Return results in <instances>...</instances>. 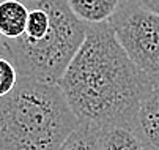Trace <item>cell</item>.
<instances>
[{
  "label": "cell",
  "mask_w": 159,
  "mask_h": 150,
  "mask_svg": "<svg viewBox=\"0 0 159 150\" xmlns=\"http://www.w3.org/2000/svg\"><path fill=\"white\" fill-rule=\"evenodd\" d=\"M156 79L129 60L109 22L88 24L85 40L57 82L79 122L96 128L135 126Z\"/></svg>",
  "instance_id": "6da1fadb"
},
{
  "label": "cell",
  "mask_w": 159,
  "mask_h": 150,
  "mask_svg": "<svg viewBox=\"0 0 159 150\" xmlns=\"http://www.w3.org/2000/svg\"><path fill=\"white\" fill-rule=\"evenodd\" d=\"M77 123L58 84L19 77L0 98V150H58Z\"/></svg>",
  "instance_id": "7a4b0ae2"
},
{
  "label": "cell",
  "mask_w": 159,
  "mask_h": 150,
  "mask_svg": "<svg viewBox=\"0 0 159 150\" xmlns=\"http://www.w3.org/2000/svg\"><path fill=\"white\" fill-rule=\"evenodd\" d=\"M43 2L49 11L48 32L38 40H5V54L14 63L19 77L57 84L82 46L88 24L73 14L66 0Z\"/></svg>",
  "instance_id": "3957f363"
},
{
  "label": "cell",
  "mask_w": 159,
  "mask_h": 150,
  "mask_svg": "<svg viewBox=\"0 0 159 150\" xmlns=\"http://www.w3.org/2000/svg\"><path fill=\"white\" fill-rule=\"evenodd\" d=\"M118 45L139 70L159 77V14L140 7L135 0H121L107 21Z\"/></svg>",
  "instance_id": "277c9868"
},
{
  "label": "cell",
  "mask_w": 159,
  "mask_h": 150,
  "mask_svg": "<svg viewBox=\"0 0 159 150\" xmlns=\"http://www.w3.org/2000/svg\"><path fill=\"white\" fill-rule=\"evenodd\" d=\"M135 133L147 150H159V82L156 81L143 96L135 119Z\"/></svg>",
  "instance_id": "5b68a950"
},
{
  "label": "cell",
  "mask_w": 159,
  "mask_h": 150,
  "mask_svg": "<svg viewBox=\"0 0 159 150\" xmlns=\"http://www.w3.org/2000/svg\"><path fill=\"white\" fill-rule=\"evenodd\" d=\"M29 17V7L20 0L0 2V35L3 40H16L24 35Z\"/></svg>",
  "instance_id": "8992f818"
},
{
  "label": "cell",
  "mask_w": 159,
  "mask_h": 150,
  "mask_svg": "<svg viewBox=\"0 0 159 150\" xmlns=\"http://www.w3.org/2000/svg\"><path fill=\"white\" fill-rule=\"evenodd\" d=\"M121 0H66L73 14L85 24L107 22Z\"/></svg>",
  "instance_id": "52a82bcc"
},
{
  "label": "cell",
  "mask_w": 159,
  "mask_h": 150,
  "mask_svg": "<svg viewBox=\"0 0 159 150\" xmlns=\"http://www.w3.org/2000/svg\"><path fill=\"white\" fill-rule=\"evenodd\" d=\"M98 150H147V148L134 128L107 126L99 130Z\"/></svg>",
  "instance_id": "ba28073f"
},
{
  "label": "cell",
  "mask_w": 159,
  "mask_h": 150,
  "mask_svg": "<svg viewBox=\"0 0 159 150\" xmlns=\"http://www.w3.org/2000/svg\"><path fill=\"white\" fill-rule=\"evenodd\" d=\"M101 128L79 122L74 131L66 138L58 150H98V134Z\"/></svg>",
  "instance_id": "9c48e42d"
},
{
  "label": "cell",
  "mask_w": 159,
  "mask_h": 150,
  "mask_svg": "<svg viewBox=\"0 0 159 150\" xmlns=\"http://www.w3.org/2000/svg\"><path fill=\"white\" fill-rule=\"evenodd\" d=\"M19 81L17 70L14 63L7 57V54H0V98L7 96Z\"/></svg>",
  "instance_id": "30bf717a"
},
{
  "label": "cell",
  "mask_w": 159,
  "mask_h": 150,
  "mask_svg": "<svg viewBox=\"0 0 159 150\" xmlns=\"http://www.w3.org/2000/svg\"><path fill=\"white\" fill-rule=\"evenodd\" d=\"M140 7L150 10L151 13H156L159 14V0H135Z\"/></svg>",
  "instance_id": "8fae6325"
},
{
  "label": "cell",
  "mask_w": 159,
  "mask_h": 150,
  "mask_svg": "<svg viewBox=\"0 0 159 150\" xmlns=\"http://www.w3.org/2000/svg\"><path fill=\"white\" fill-rule=\"evenodd\" d=\"M0 54H5V40L0 35Z\"/></svg>",
  "instance_id": "7c38bea8"
},
{
  "label": "cell",
  "mask_w": 159,
  "mask_h": 150,
  "mask_svg": "<svg viewBox=\"0 0 159 150\" xmlns=\"http://www.w3.org/2000/svg\"><path fill=\"white\" fill-rule=\"evenodd\" d=\"M20 2H25L27 3V2H39V0H20Z\"/></svg>",
  "instance_id": "4fadbf2b"
},
{
  "label": "cell",
  "mask_w": 159,
  "mask_h": 150,
  "mask_svg": "<svg viewBox=\"0 0 159 150\" xmlns=\"http://www.w3.org/2000/svg\"><path fill=\"white\" fill-rule=\"evenodd\" d=\"M156 81H157V82H159V77H157V79H156Z\"/></svg>",
  "instance_id": "5bb4252c"
}]
</instances>
